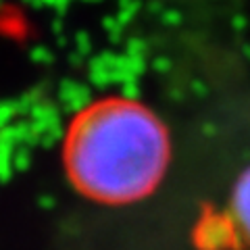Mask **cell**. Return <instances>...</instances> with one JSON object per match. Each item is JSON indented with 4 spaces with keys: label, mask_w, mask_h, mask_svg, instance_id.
Here are the masks:
<instances>
[{
    "label": "cell",
    "mask_w": 250,
    "mask_h": 250,
    "mask_svg": "<svg viewBox=\"0 0 250 250\" xmlns=\"http://www.w3.org/2000/svg\"><path fill=\"white\" fill-rule=\"evenodd\" d=\"M65 175L80 196L123 207L152 196L171 165L165 121L138 98L92 100L62 134Z\"/></svg>",
    "instance_id": "cell-1"
},
{
    "label": "cell",
    "mask_w": 250,
    "mask_h": 250,
    "mask_svg": "<svg viewBox=\"0 0 250 250\" xmlns=\"http://www.w3.org/2000/svg\"><path fill=\"white\" fill-rule=\"evenodd\" d=\"M229 219L236 233L250 246V167L242 171L231 190Z\"/></svg>",
    "instance_id": "cell-2"
},
{
    "label": "cell",
    "mask_w": 250,
    "mask_h": 250,
    "mask_svg": "<svg viewBox=\"0 0 250 250\" xmlns=\"http://www.w3.org/2000/svg\"><path fill=\"white\" fill-rule=\"evenodd\" d=\"M27 127H29V144L31 146H50L65 134L59 113L54 111V108H46V106L31 108Z\"/></svg>",
    "instance_id": "cell-3"
},
{
    "label": "cell",
    "mask_w": 250,
    "mask_h": 250,
    "mask_svg": "<svg viewBox=\"0 0 250 250\" xmlns=\"http://www.w3.org/2000/svg\"><path fill=\"white\" fill-rule=\"evenodd\" d=\"M15 119V106L11 104H0V129L9 127Z\"/></svg>",
    "instance_id": "cell-4"
}]
</instances>
